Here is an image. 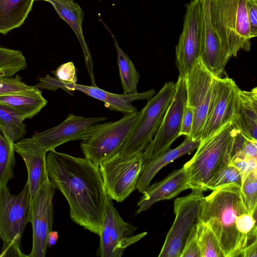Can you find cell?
<instances>
[{"mask_svg":"<svg viewBox=\"0 0 257 257\" xmlns=\"http://www.w3.org/2000/svg\"><path fill=\"white\" fill-rule=\"evenodd\" d=\"M35 1H46V2H50V1H55V2H63V1H74L75 0H35Z\"/></svg>","mask_w":257,"mask_h":257,"instance_id":"42","label":"cell"},{"mask_svg":"<svg viewBox=\"0 0 257 257\" xmlns=\"http://www.w3.org/2000/svg\"><path fill=\"white\" fill-rule=\"evenodd\" d=\"M232 125L247 139L257 142V88L238 90Z\"/></svg>","mask_w":257,"mask_h":257,"instance_id":"21","label":"cell"},{"mask_svg":"<svg viewBox=\"0 0 257 257\" xmlns=\"http://www.w3.org/2000/svg\"><path fill=\"white\" fill-rule=\"evenodd\" d=\"M237 130L230 122L201 141L193 157L183 166L190 189L202 191L210 187L232 159L233 144Z\"/></svg>","mask_w":257,"mask_h":257,"instance_id":"3","label":"cell"},{"mask_svg":"<svg viewBox=\"0 0 257 257\" xmlns=\"http://www.w3.org/2000/svg\"><path fill=\"white\" fill-rule=\"evenodd\" d=\"M0 103L13 109L25 120L37 115L47 105V100L38 89L29 93L1 96Z\"/></svg>","mask_w":257,"mask_h":257,"instance_id":"25","label":"cell"},{"mask_svg":"<svg viewBox=\"0 0 257 257\" xmlns=\"http://www.w3.org/2000/svg\"><path fill=\"white\" fill-rule=\"evenodd\" d=\"M202 9L201 48L199 60L214 76L221 77L228 61L211 21V0H200Z\"/></svg>","mask_w":257,"mask_h":257,"instance_id":"18","label":"cell"},{"mask_svg":"<svg viewBox=\"0 0 257 257\" xmlns=\"http://www.w3.org/2000/svg\"><path fill=\"white\" fill-rule=\"evenodd\" d=\"M107 119L105 117H84L69 114L59 124L35 133L30 139L37 147L48 152L68 142L83 140Z\"/></svg>","mask_w":257,"mask_h":257,"instance_id":"16","label":"cell"},{"mask_svg":"<svg viewBox=\"0 0 257 257\" xmlns=\"http://www.w3.org/2000/svg\"><path fill=\"white\" fill-rule=\"evenodd\" d=\"M200 221L214 233L224 257L240 256L257 239L256 212L248 211L241 186L235 183L218 187L204 196Z\"/></svg>","mask_w":257,"mask_h":257,"instance_id":"2","label":"cell"},{"mask_svg":"<svg viewBox=\"0 0 257 257\" xmlns=\"http://www.w3.org/2000/svg\"><path fill=\"white\" fill-rule=\"evenodd\" d=\"M204 197L203 191L193 190L189 195L175 199V218L159 257H180L188 236L200 221Z\"/></svg>","mask_w":257,"mask_h":257,"instance_id":"9","label":"cell"},{"mask_svg":"<svg viewBox=\"0 0 257 257\" xmlns=\"http://www.w3.org/2000/svg\"><path fill=\"white\" fill-rule=\"evenodd\" d=\"M138 228L124 221L107 196L105 203L100 243L96 255L100 257H121L125 248L147 234H134Z\"/></svg>","mask_w":257,"mask_h":257,"instance_id":"10","label":"cell"},{"mask_svg":"<svg viewBox=\"0 0 257 257\" xmlns=\"http://www.w3.org/2000/svg\"><path fill=\"white\" fill-rule=\"evenodd\" d=\"M48 178L67 201L72 220L99 235L107 196L99 167L88 159L47 152Z\"/></svg>","mask_w":257,"mask_h":257,"instance_id":"1","label":"cell"},{"mask_svg":"<svg viewBox=\"0 0 257 257\" xmlns=\"http://www.w3.org/2000/svg\"><path fill=\"white\" fill-rule=\"evenodd\" d=\"M24 120L13 109L0 103V131L12 143L18 142L26 134Z\"/></svg>","mask_w":257,"mask_h":257,"instance_id":"27","label":"cell"},{"mask_svg":"<svg viewBox=\"0 0 257 257\" xmlns=\"http://www.w3.org/2000/svg\"><path fill=\"white\" fill-rule=\"evenodd\" d=\"M27 68V62L22 51L0 45V76L12 77Z\"/></svg>","mask_w":257,"mask_h":257,"instance_id":"28","label":"cell"},{"mask_svg":"<svg viewBox=\"0 0 257 257\" xmlns=\"http://www.w3.org/2000/svg\"><path fill=\"white\" fill-rule=\"evenodd\" d=\"M240 256L256 257L257 256V239L247 245L242 251Z\"/></svg>","mask_w":257,"mask_h":257,"instance_id":"40","label":"cell"},{"mask_svg":"<svg viewBox=\"0 0 257 257\" xmlns=\"http://www.w3.org/2000/svg\"><path fill=\"white\" fill-rule=\"evenodd\" d=\"M247 15L251 38L257 36V0H247Z\"/></svg>","mask_w":257,"mask_h":257,"instance_id":"36","label":"cell"},{"mask_svg":"<svg viewBox=\"0 0 257 257\" xmlns=\"http://www.w3.org/2000/svg\"><path fill=\"white\" fill-rule=\"evenodd\" d=\"M34 86L40 90L55 91L58 88H61L71 95L73 91L77 90L103 101L105 106L109 109L119 111L124 114L137 111V108L132 104L133 101L148 100L156 93L154 89H151L142 93L115 94L103 90L97 86H87L77 83L64 82L49 75L39 78L38 83Z\"/></svg>","mask_w":257,"mask_h":257,"instance_id":"15","label":"cell"},{"mask_svg":"<svg viewBox=\"0 0 257 257\" xmlns=\"http://www.w3.org/2000/svg\"><path fill=\"white\" fill-rule=\"evenodd\" d=\"M99 1H100V2H101V1H102V0H99Z\"/></svg>","mask_w":257,"mask_h":257,"instance_id":"43","label":"cell"},{"mask_svg":"<svg viewBox=\"0 0 257 257\" xmlns=\"http://www.w3.org/2000/svg\"><path fill=\"white\" fill-rule=\"evenodd\" d=\"M14 152L13 144L0 131V187L8 185L14 177Z\"/></svg>","mask_w":257,"mask_h":257,"instance_id":"30","label":"cell"},{"mask_svg":"<svg viewBox=\"0 0 257 257\" xmlns=\"http://www.w3.org/2000/svg\"><path fill=\"white\" fill-rule=\"evenodd\" d=\"M238 89L231 78L214 76L211 100L200 141L230 122Z\"/></svg>","mask_w":257,"mask_h":257,"instance_id":"17","label":"cell"},{"mask_svg":"<svg viewBox=\"0 0 257 257\" xmlns=\"http://www.w3.org/2000/svg\"><path fill=\"white\" fill-rule=\"evenodd\" d=\"M242 154L245 157L256 158L257 142L246 139L242 148Z\"/></svg>","mask_w":257,"mask_h":257,"instance_id":"38","label":"cell"},{"mask_svg":"<svg viewBox=\"0 0 257 257\" xmlns=\"http://www.w3.org/2000/svg\"><path fill=\"white\" fill-rule=\"evenodd\" d=\"M229 164L235 167L240 172L242 178L243 176L249 172L246 157H235L230 162Z\"/></svg>","mask_w":257,"mask_h":257,"instance_id":"39","label":"cell"},{"mask_svg":"<svg viewBox=\"0 0 257 257\" xmlns=\"http://www.w3.org/2000/svg\"><path fill=\"white\" fill-rule=\"evenodd\" d=\"M101 22L111 35L114 42L117 53V64L123 93L133 94L138 93L137 86L140 79L139 73L137 71L135 65L128 55L119 47L111 31L102 21Z\"/></svg>","mask_w":257,"mask_h":257,"instance_id":"26","label":"cell"},{"mask_svg":"<svg viewBox=\"0 0 257 257\" xmlns=\"http://www.w3.org/2000/svg\"><path fill=\"white\" fill-rule=\"evenodd\" d=\"M188 189L190 187L185 168L175 170L161 181L150 185L143 193L137 203L136 215L150 209L156 202L172 199Z\"/></svg>","mask_w":257,"mask_h":257,"instance_id":"19","label":"cell"},{"mask_svg":"<svg viewBox=\"0 0 257 257\" xmlns=\"http://www.w3.org/2000/svg\"><path fill=\"white\" fill-rule=\"evenodd\" d=\"M196 225L193 227L186 239L180 257H201L197 239Z\"/></svg>","mask_w":257,"mask_h":257,"instance_id":"35","label":"cell"},{"mask_svg":"<svg viewBox=\"0 0 257 257\" xmlns=\"http://www.w3.org/2000/svg\"><path fill=\"white\" fill-rule=\"evenodd\" d=\"M202 9L200 0H191L185 15L183 30L176 47L179 76L185 78L197 61L201 48Z\"/></svg>","mask_w":257,"mask_h":257,"instance_id":"14","label":"cell"},{"mask_svg":"<svg viewBox=\"0 0 257 257\" xmlns=\"http://www.w3.org/2000/svg\"><path fill=\"white\" fill-rule=\"evenodd\" d=\"M35 0H0V34H7L21 27L32 9Z\"/></svg>","mask_w":257,"mask_h":257,"instance_id":"24","label":"cell"},{"mask_svg":"<svg viewBox=\"0 0 257 257\" xmlns=\"http://www.w3.org/2000/svg\"><path fill=\"white\" fill-rule=\"evenodd\" d=\"M55 187L48 177L36 193L30 197L27 220L33 229V244L28 257H45L47 250V236L52 230L53 198Z\"/></svg>","mask_w":257,"mask_h":257,"instance_id":"11","label":"cell"},{"mask_svg":"<svg viewBox=\"0 0 257 257\" xmlns=\"http://www.w3.org/2000/svg\"><path fill=\"white\" fill-rule=\"evenodd\" d=\"M200 141H193L185 136L184 141L177 148L169 149L153 159L143 161L140 175L136 185V190L143 193L150 186L152 179L164 167L177 158L192 152L199 146Z\"/></svg>","mask_w":257,"mask_h":257,"instance_id":"22","label":"cell"},{"mask_svg":"<svg viewBox=\"0 0 257 257\" xmlns=\"http://www.w3.org/2000/svg\"><path fill=\"white\" fill-rule=\"evenodd\" d=\"M14 151L23 158L27 170L30 197L34 195L48 178L46 156L47 152L37 147L30 138L13 144Z\"/></svg>","mask_w":257,"mask_h":257,"instance_id":"20","label":"cell"},{"mask_svg":"<svg viewBox=\"0 0 257 257\" xmlns=\"http://www.w3.org/2000/svg\"><path fill=\"white\" fill-rule=\"evenodd\" d=\"M143 152L118 153L98 165L107 195L122 202L136 190L143 163Z\"/></svg>","mask_w":257,"mask_h":257,"instance_id":"7","label":"cell"},{"mask_svg":"<svg viewBox=\"0 0 257 257\" xmlns=\"http://www.w3.org/2000/svg\"><path fill=\"white\" fill-rule=\"evenodd\" d=\"M38 88L34 86L26 84L22 80L21 77L0 76V96L23 93H29Z\"/></svg>","mask_w":257,"mask_h":257,"instance_id":"32","label":"cell"},{"mask_svg":"<svg viewBox=\"0 0 257 257\" xmlns=\"http://www.w3.org/2000/svg\"><path fill=\"white\" fill-rule=\"evenodd\" d=\"M193 112L192 108L186 103L183 111L181 127L179 132L180 136L189 137L193 123Z\"/></svg>","mask_w":257,"mask_h":257,"instance_id":"37","label":"cell"},{"mask_svg":"<svg viewBox=\"0 0 257 257\" xmlns=\"http://www.w3.org/2000/svg\"><path fill=\"white\" fill-rule=\"evenodd\" d=\"M59 235L57 231H51L47 236V245L48 247H51L55 245L58 239Z\"/></svg>","mask_w":257,"mask_h":257,"instance_id":"41","label":"cell"},{"mask_svg":"<svg viewBox=\"0 0 257 257\" xmlns=\"http://www.w3.org/2000/svg\"><path fill=\"white\" fill-rule=\"evenodd\" d=\"M184 78L187 103L193 112L189 137L194 141H200L211 100L214 76L198 59Z\"/></svg>","mask_w":257,"mask_h":257,"instance_id":"13","label":"cell"},{"mask_svg":"<svg viewBox=\"0 0 257 257\" xmlns=\"http://www.w3.org/2000/svg\"><path fill=\"white\" fill-rule=\"evenodd\" d=\"M77 70L72 61L65 63L59 66L53 72L58 80L66 83H76Z\"/></svg>","mask_w":257,"mask_h":257,"instance_id":"34","label":"cell"},{"mask_svg":"<svg viewBox=\"0 0 257 257\" xmlns=\"http://www.w3.org/2000/svg\"><path fill=\"white\" fill-rule=\"evenodd\" d=\"M176 91V83L167 82L155 96L148 99L139 118L120 153L143 152L156 133Z\"/></svg>","mask_w":257,"mask_h":257,"instance_id":"8","label":"cell"},{"mask_svg":"<svg viewBox=\"0 0 257 257\" xmlns=\"http://www.w3.org/2000/svg\"><path fill=\"white\" fill-rule=\"evenodd\" d=\"M141 110L125 113L119 120L103 122L81 142L85 158L98 166L100 163L119 153L136 124Z\"/></svg>","mask_w":257,"mask_h":257,"instance_id":"6","label":"cell"},{"mask_svg":"<svg viewBox=\"0 0 257 257\" xmlns=\"http://www.w3.org/2000/svg\"><path fill=\"white\" fill-rule=\"evenodd\" d=\"M186 103L185 79L179 76L171 103L154 139L142 152L143 161L157 157L171 149L172 144L180 136L182 117Z\"/></svg>","mask_w":257,"mask_h":257,"instance_id":"12","label":"cell"},{"mask_svg":"<svg viewBox=\"0 0 257 257\" xmlns=\"http://www.w3.org/2000/svg\"><path fill=\"white\" fill-rule=\"evenodd\" d=\"M246 3L247 0H211V23L228 61L239 50L250 49Z\"/></svg>","mask_w":257,"mask_h":257,"instance_id":"4","label":"cell"},{"mask_svg":"<svg viewBox=\"0 0 257 257\" xmlns=\"http://www.w3.org/2000/svg\"><path fill=\"white\" fill-rule=\"evenodd\" d=\"M49 3L53 6L59 16L68 23L76 34L83 50L87 69L91 77V86H96L91 55L82 31V25L84 18L83 10L74 1H50Z\"/></svg>","mask_w":257,"mask_h":257,"instance_id":"23","label":"cell"},{"mask_svg":"<svg viewBox=\"0 0 257 257\" xmlns=\"http://www.w3.org/2000/svg\"><path fill=\"white\" fill-rule=\"evenodd\" d=\"M241 190L247 209L253 214L257 209V169L243 176Z\"/></svg>","mask_w":257,"mask_h":257,"instance_id":"31","label":"cell"},{"mask_svg":"<svg viewBox=\"0 0 257 257\" xmlns=\"http://www.w3.org/2000/svg\"><path fill=\"white\" fill-rule=\"evenodd\" d=\"M196 229L201 257H224L217 237L207 224L199 221Z\"/></svg>","mask_w":257,"mask_h":257,"instance_id":"29","label":"cell"},{"mask_svg":"<svg viewBox=\"0 0 257 257\" xmlns=\"http://www.w3.org/2000/svg\"><path fill=\"white\" fill-rule=\"evenodd\" d=\"M30 194L28 183L18 194H12L8 185L0 187V257L28 256L22 251L21 241L27 220Z\"/></svg>","mask_w":257,"mask_h":257,"instance_id":"5","label":"cell"},{"mask_svg":"<svg viewBox=\"0 0 257 257\" xmlns=\"http://www.w3.org/2000/svg\"><path fill=\"white\" fill-rule=\"evenodd\" d=\"M242 179V175L239 171L235 167L229 164L214 180L210 187V190H213L218 187L231 183L241 186Z\"/></svg>","mask_w":257,"mask_h":257,"instance_id":"33","label":"cell"}]
</instances>
